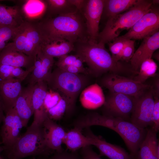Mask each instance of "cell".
Wrapping results in <instances>:
<instances>
[{"mask_svg":"<svg viewBox=\"0 0 159 159\" xmlns=\"http://www.w3.org/2000/svg\"><path fill=\"white\" fill-rule=\"evenodd\" d=\"M73 51L87 64L92 76L98 77L108 73L136 74L130 64L115 60L101 42L88 39L79 41L74 44Z\"/></svg>","mask_w":159,"mask_h":159,"instance_id":"obj_1","label":"cell"},{"mask_svg":"<svg viewBox=\"0 0 159 159\" xmlns=\"http://www.w3.org/2000/svg\"><path fill=\"white\" fill-rule=\"evenodd\" d=\"M74 125L81 130L92 126L98 125L114 131L122 139L134 159H136L147 132V129L139 128L130 121L96 112H89L78 118L74 122Z\"/></svg>","mask_w":159,"mask_h":159,"instance_id":"obj_2","label":"cell"},{"mask_svg":"<svg viewBox=\"0 0 159 159\" xmlns=\"http://www.w3.org/2000/svg\"><path fill=\"white\" fill-rule=\"evenodd\" d=\"M45 42L64 40L74 44L88 39L85 19L78 10L36 19Z\"/></svg>","mask_w":159,"mask_h":159,"instance_id":"obj_3","label":"cell"},{"mask_svg":"<svg viewBox=\"0 0 159 159\" xmlns=\"http://www.w3.org/2000/svg\"><path fill=\"white\" fill-rule=\"evenodd\" d=\"M90 76L69 72L57 67L46 82L49 89L58 92L65 99L67 106L66 113L70 115L74 110L77 99L81 92L90 85Z\"/></svg>","mask_w":159,"mask_h":159,"instance_id":"obj_4","label":"cell"},{"mask_svg":"<svg viewBox=\"0 0 159 159\" xmlns=\"http://www.w3.org/2000/svg\"><path fill=\"white\" fill-rule=\"evenodd\" d=\"M152 5V0H137L128 10L107 19L104 28L99 33L97 42L105 44L112 42L123 30L131 28Z\"/></svg>","mask_w":159,"mask_h":159,"instance_id":"obj_5","label":"cell"},{"mask_svg":"<svg viewBox=\"0 0 159 159\" xmlns=\"http://www.w3.org/2000/svg\"><path fill=\"white\" fill-rule=\"evenodd\" d=\"M4 150L9 159H22L30 156L47 157L54 153L46 144L43 126L28 127L11 146Z\"/></svg>","mask_w":159,"mask_h":159,"instance_id":"obj_6","label":"cell"},{"mask_svg":"<svg viewBox=\"0 0 159 159\" xmlns=\"http://www.w3.org/2000/svg\"><path fill=\"white\" fill-rule=\"evenodd\" d=\"M102 78L101 85L109 92L120 93L138 97L150 88V85L140 83L123 75L108 73Z\"/></svg>","mask_w":159,"mask_h":159,"instance_id":"obj_7","label":"cell"},{"mask_svg":"<svg viewBox=\"0 0 159 159\" xmlns=\"http://www.w3.org/2000/svg\"><path fill=\"white\" fill-rule=\"evenodd\" d=\"M159 30V7L158 5L153 4L149 11L128 32L114 39L125 40L142 39L151 36Z\"/></svg>","mask_w":159,"mask_h":159,"instance_id":"obj_8","label":"cell"},{"mask_svg":"<svg viewBox=\"0 0 159 159\" xmlns=\"http://www.w3.org/2000/svg\"><path fill=\"white\" fill-rule=\"evenodd\" d=\"M137 98L125 94L109 92L105 97L102 106V115L130 121Z\"/></svg>","mask_w":159,"mask_h":159,"instance_id":"obj_9","label":"cell"},{"mask_svg":"<svg viewBox=\"0 0 159 159\" xmlns=\"http://www.w3.org/2000/svg\"><path fill=\"white\" fill-rule=\"evenodd\" d=\"M154 105L151 86L137 97L130 121L138 127L146 129L152 125V117Z\"/></svg>","mask_w":159,"mask_h":159,"instance_id":"obj_10","label":"cell"},{"mask_svg":"<svg viewBox=\"0 0 159 159\" xmlns=\"http://www.w3.org/2000/svg\"><path fill=\"white\" fill-rule=\"evenodd\" d=\"M1 130L4 150L11 146L20 136L23 127L22 122L14 107L5 113Z\"/></svg>","mask_w":159,"mask_h":159,"instance_id":"obj_11","label":"cell"},{"mask_svg":"<svg viewBox=\"0 0 159 159\" xmlns=\"http://www.w3.org/2000/svg\"><path fill=\"white\" fill-rule=\"evenodd\" d=\"M104 0H87L82 14L85 19L88 39L97 42L99 25L101 18Z\"/></svg>","mask_w":159,"mask_h":159,"instance_id":"obj_12","label":"cell"},{"mask_svg":"<svg viewBox=\"0 0 159 159\" xmlns=\"http://www.w3.org/2000/svg\"><path fill=\"white\" fill-rule=\"evenodd\" d=\"M85 129V135L90 139L91 145L96 147L101 156H105L110 159H134L133 157L120 146L107 142L101 137L95 135L90 127Z\"/></svg>","mask_w":159,"mask_h":159,"instance_id":"obj_13","label":"cell"},{"mask_svg":"<svg viewBox=\"0 0 159 159\" xmlns=\"http://www.w3.org/2000/svg\"><path fill=\"white\" fill-rule=\"evenodd\" d=\"M159 48V31L143 39L130 61L132 69L137 74L142 63L152 58L153 54Z\"/></svg>","mask_w":159,"mask_h":159,"instance_id":"obj_14","label":"cell"},{"mask_svg":"<svg viewBox=\"0 0 159 159\" xmlns=\"http://www.w3.org/2000/svg\"><path fill=\"white\" fill-rule=\"evenodd\" d=\"M26 43L24 53L36 61L45 41L35 19L26 20Z\"/></svg>","mask_w":159,"mask_h":159,"instance_id":"obj_15","label":"cell"},{"mask_svg":"<svg viewBox=\"0 0 159 159\" xmlns=\"http://www.w3.org/2000/svg\"><path fill=\"white\" fill-rule=\"evenodd\" d=\"M35 61L31 57L17 51L12 42L8 43L0 54V65H6L28 69Z\"/></svg>","mask_w":159,"mask_h":159,"instance_id":"obj_16","label":"cell"},{"mask_svg":"<svg viewBox=\"0 0 159 159\" xmlns=\"http://www.w3.org/2000/svg\"><path fill=\"white\" fill-rule=\"evenodd\" d=\"M48 89L45 81L39 82L34 85L32 95L34 118L31 126H43L44 121L48 117L44 108V100Z\"/></svg>","mask_w":159,"mask_h":159,"instance_id":"obj_17","label":"cell"},{"mask_svg":"<svg viewBox=\"0 0 159 159\" xmlns=\"http://www.w3.org/2000/svg\"><path fill=\"white\" fill-rule=\"evenodd\" d=\"M43 127L48 148L54 153L63 150L62 144L66 132L64 128L48 117L44 121Z\"/></svg>","mask_w":159,"mask_h":159,"instance_id":"obj_18","label":"cell"},{"mask_svg":"<svg viewBox=\"0 0 159 159\" xmlns=\"http://www.w3.org/2000/svg\"><path fill=\"white\" fill-rule=\"evenodd\" d=\"M22 82L16 78L0 81V95L5 113L14 107L22 88Z\"/></svg>","mask_w":159,"mask_h":159,"instance_id":"obj_19","label":"cell"},{"mask_svg":"<svg viewBox=\"0 0 159 159\" xmlns=\"http://www.w3.org/2000/svg\"><path fill=\"white\" fill-rule=\"evenodd\" d=\"M34 86L28 85L22 88L14 107L21 119L24 127L26 126L29 119L34 114L32 95Z\"/></svg>","mask_w":159,"mask_h":159,"instance_id":"obj_20","label":"cell"},{"mask_svg":"<svg viewBox=\"0 0 159 159\" xmlns=\"http://www.w3.org/2000/svg\"><path fill=\"white\" fill-rule=\"evenodd\" d=\"M54 63V58L39 52L30 74L29 85H34L37 82L46 80L51 72V69Z\"/></svg>","mask_w":159,"mask_h":159,"instance_id":"obj_21","label":"cell"},{"mask_svg":"<svg viewBox=\"0 0 159 159\" xmlns=\"http://www.w3.org/2000/svg\"><path fill=\"white\" fill-rule=\"evenodd\" d=\"M80 101L82 106L88 110H94L102 106L105 96L101 87L97 83L88 86L80 95Z\"/></svg>","mask_w":159,"mask_h":159,"instance_id":"obj_22","label":"cell"},{"mask_svg":"<svg viewBox=\"0 0 159 159\" xmlns=\"http://www.w3.org/2000/svg\"><path fill=\"white\" fill-rule=\"evenodd\" d=\"M157 132L151 127L147 129L136 159H159V145Z\"/></svg>","mask_w":159,"mask_h":159,"instance_id":"obj_23","label":"cell"},{"mask_svg":"<svg viewBox=\"0 0 159 159\" xmlns=\"http://www.w3.org/2000/svg\"><path fill=\"white\" fill-rule=\"evenodd\" d=\"M26 20L23 8L20 6H8L0 3V24L17 27Z\"/></svg>","mask_w":159,"mask_h":159,"instance_id":"obj_24","label":"cell"},{"mask_svg":"<svg viewBox=\"0 0 159 159\" xmlns=\"http://www.w3.org/2000/svg\"><path fill=\"white\" fill-rule=\"evenodd\" d=\"M44 9L39 19L47 18L69 14L77 10L69 0H43Z\"/></svg>","mask_w":159,"mask_h":159,"instance_id":"obj_25","label":"cell"},{"mask_svg":"<svg viewBox=\"0 0 159 159\" xmlns=\"http://www.w3.org/2000/svg\"><path fill=\"white\" fill-rule=\"evenodd\" d=\"M82 131V130L74 127L66 132L63 143L70 152L77 151L85 146L92 145L90 138L83 135Z\"/></svg>","mask_w":159,"mask_h":159,"instance_id":"obj_26","label":"cell"},{"mask_svg":"<svg viewBox=\"0 0 159 159\" xmlns=\"http://www.w3.org/2000/svg\"><path fill=\"white\" fill-rule=\"evenodd\" d=\"M74 49V44L64 40L45 42L39 52L48 56L59 58L68 54Z\"/></svg>","mask_w":159,"mask_h":159,"instance_id":"obj_27","label":"cell"},{"mask_svg":"<svg viewBox=\"0 0 159 159\" xmlns=\"http://www.w3.org/2000/svg\"><path fill=\"white\" fill-rule=\"evenodd\" d=\"M137 0H104L102 16L107 19L122 13L132 7Z\"/></svg>","mask_w":159,"mask_h":159,"instance_id":"obj_28","label":"cell"},{"mask_svg":"<svg viewBox=\"0 0 159 159\" xmlns=\"http://www.w3.org/2000/svg\"><path fill=\"white\" fill-rule=\"evenodd\" d=\"M157 69L158 66L152 58L147 59L141 64L138 74L132 79L144 84L148 78L158 76L156 73Z\"/></svg>","mask_w":159,"mask_h":159,"instance_id":"obj_29","label":"cell"},{"mask_svg":"<svg viewBox=\"0 0 159 159\" xmlns=\"http://www.w3.org/2000/svg\"><path fill=\"white\" fill-rule=\"evenodd\" d=\"M34 66L28 69L6 65H0V81L11 78L19 79L22 81L32 72Z\"/></svg>","mask_w":159,"mask_h":159,"instance_id":"obj_30","label":"cell"},{"mask_svg":"<svg viewBox=\"0 0 159 159\" xmlns=\"http://www.w3.org/2000/svg\"><path fill=\"white\" fill-rule=\"evenodd\" d=\"M83 62L76 54H67L59 58L56 65L60 69L68 66H74L83 70H87L88 68L84 67Z\"/></svg>","mask_w":159,"mask_h":159,"instance_id":"obj_31","label":"cell"},{"mask_svg":"<svg viewBox=\"0 0 159 159\" xmlns=\"http://www.w3.org/2000/svg\"><path fill=\"white\" fill-rule=\"evenodd\" d=\"M19 26L13 27L0 24V54L8 42L12 40Z\"/></svg>","mask_w":159,"mask_h":159,"instance_id":"obj_32","label":"cell"},{"mask_svg":"<svg viewBox=\"0 0 159 159\" xmlns=\"http://www.w3.org/2000/svg\"><path fill=\"white\" fill-rule=\"evenodd\" d=\"M26 21L19 26L12 40V42L16 50L23 53L25 48L26 43Z\"/></svg>","mask_w":159,"mask_h":159,"instance_id":"obj_33","label":"cell"},{"mask_svg":"<svg viewBox=\"0 0 159 159\" xmlns=\"http://www.w3.org/2000/svg\"><path fill=\"white\" fill-rule=\"evenodd\" d=\"M152 89L154 105L152 117V125L150 127L158 132L159 130V89Z\"/></svg>","mask_w":159,"mask_h":159,"instance_id":"obj_34","label":"cell"},{"mask_svg":"<svg viewBox=\"0 0 159 159\" xmlns=\"http://www.w3.org/2000/svg\"><path fill=\"white\" fill-rule=\"evenodd\" d=\"M62 98L58 92L51 89L48 90L44 100L46 113L49 110L57 105Z\"/></svg>","mask_w":159,"mask_h":159,"instance_id":"obj_35","label":"cell"},{"mask_svg":"<svg viewBox=\"0 0 159 159\" xmlns=\"http://www.w3.org/2000/svg\"><path fill=\"white\" fill-rule=\"evenodd\" d=\"M135 42L127 40L119 57V61L126 63L130 61L135 53Z\"/></svg>","mask_w":159,"mask_h":159,"instance_id":"obj_36","label":"cell"},{"mask_svg":"<svg viewBox=\"0 0 159 159\" xmlns=\"http://www.w3.org/2000/svg\"><path fill=\"white\" fill-rule=\"evenodd\" d=\"M126 40L114 39L107 43L112 57L117 61H120V56Z\"/></svg>","mask_w":159,"mask_h":159,"instance_id":"obj_37","label":"cell"},{"mask_svg":"<svg viewBox=\"0 0 159 159\" xmlns=\"http://www.w3.org/2000/svg\"><path fill=\"white\" fill-rule=\"evenodd\" d=\"M45 159H82L80 155L77 152H68L64 150L60 152H55L53 155Z\"/></svg>","mask_w":159,"mask_h":159,"instance_id":"obj_38","label":"cell"},{"mask_svg":"<svg viewBox=\"0 0 159 159\" xmlns=\"http://www.w3.org/2000/svg\"><path fill=\"white\" fill-rule=\"evenodd\" d=\"M80 155L82 159H102L100 156L95 152L91 146H87L80 149Z\"/></svg>","mask_w":159,"mask_h":159,"instance_id":"obj_39","label":"cell"},{"mask_svg":"<svg viewBox=\"0 0 159 159\" xmlns=\"http://www.w3.org/2000/svg\"><path fill=\"white\" fill-rule=\"evenodd\" d=\"M69 1L82 14L87 4V0H69Z\"/></svg>","mask_w":159,"mask_h":159,"instance_id":"obj_40","label":"cell"},{"mask_svg":"<svg viewBox=\"0 0 159 159\" xmlns=\"http://www.w3.org/2000/svg\"><path fill=\"white\" fill-rule=\"evenodd\" d=\"M4 109L0 95V125L3 121L5 115L4 114Z\"/></svg>","mask_w":159,"mask_h":159,"instance_id":"obj_41","label":"cell"},{"mask_svg":"<svg viewBox=\"0 0 159 159\" xmlns=\"http://www.w3.org/2000/svg\"><path fill=\"white\" fill-rule=\"evenodd\" d=\"M153 57L157 61H159V51H155L153 54L152 57Z\"/></svg>","mask_w":159,"mask_h":159,"instance_id":"obj_42","label":"cell"},{"mask_svg":"<svg viewBox=\"0 0 159 159\" xmlns=\"http://www.w3.org/2000/svg\"><path fill=\"white\" fill-rule=\"evenodd\" d=\"M153 4L154 5H158L159 4V1L158 0H152Z\"/></svg>","mask_w":159,"mask_h":159,"instance_id":"obj_43","label":"cell"},{"mask_svg":"<svg viewBox=\"0 0 159 159\" xmlns=\"http://www.w3.org/2000/svg\"><path fill=\"white\" fill-rule=\"evenodd\" d=\"M4 150V148L3 147H1L0 145V155L1 153Z\"/></svg>","mask_w":159,"mask_h":159,"instance_id":"obj_44","label":"cell"},{"mask_svg":"<svg viewBox=\"0 0 159 159\" xmlns=\"http://www.w3.org/2000/svg\"><path fill=\"white\" fill-rule=\"evenodd\" d=\"M0 159H4V158L1 157V155H0Z\"/></svg>","mask_w":159,"mask_h":159,"instance_id":"obj_45","label":"cell"},{"mask_svg":"<svg viewBox=\"0 0 159 159\" xmlns=\"http://www.w3.org/2000/svg\"><path fill=\"white\" fill-rule=\"evenodd\" d=\"M30 159H35V158L34 157H33L32 158H31Z\"/></svg>","mask_w":159,"mask_h":159,"instance_id":"obj_46","label":"cell"}]
</instances>
